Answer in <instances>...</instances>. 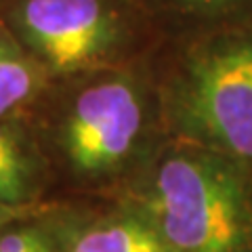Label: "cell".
I'll list each match as a JSON object with an SVG mask.
<instances>
[{"label": "cell", "instance_id": "cell-11", "mask_svg": "<svg viewBox=\"0 0 252 252\" xmlns=\"http://www.w3.org/2000/svg\"><path fill=\"white\" fill-rule=\"evenodd\" d=\"M139 2H145V0H139Z\"/></svg>", "mask_w": 252, "mask_h": 252}, {"label": "cell", "instance_id": "cell-10", "mask_svg": "<svg viewBox=\"0 0 252 252\" xmlns=\"http://www.w3.org/2000/svg\"><path fill=\"white\" fill-rule=\"evenodd\" d=\"M9 2H13V0H0V6H4V4H9Z\"/></svg>", "mask_w": 252, "mask_h": 252}, {"label": "cell", "instance_id": "cell-3", "mask_svg": "<svg viewBox=\"0 0 252 252\" xmlns=\"http://www.w3.org/2000/svg\"><path fill=\"white\" fill-rule=\"evenodd\" d=\"M116 195L152 220L170 252H252V175L204 145L170 137Z\"/></svg>", "mask_w": 252, "mask_h": 252}, {"label": "cell", "instance_id": "cell-9", "mask_svg": "<svg viewBox=\"0 0 252 252\" xmlns=\"http://www.w3.org/2000/svg\"><path fill=\"white\" fill-rule=\"evenodd\" d=\"M36 212H38L36 204H32V206H11V204L0 202V229L17 223V220L26 219V217H34Z\"/></svg>", "mask_w": 252, "mask_h": 252}, {"label": "cell", "instance_id": "cell-4", "mask_svg": "<svg viewBox=\"0 0 252 252\" xmlns=\"http://www.w3.org/2000/svg\"><path fill=\"white\" fill-rule=\"evenodd\" d=\"M0 21L51 82L126 65L162 44L139 0H13Z\"/></svg>", "mask_w": 252, "mask_h": 252}, {"label": "cell", "instance_id": "cell-8", "mask_svg": "<svg viewBox=\"0 0 252 252\" xmlns=\"http://www.w3.org/2000/svg\"><path fill=\"white\" fill-rule=\"evenodd\" d=\"M51 78L0 21V120H26Z\"/></svg>", "mask_w": 252, "mask_h": 252}, {"label": "cell", "instance_id": "cell-6", "mask_svg": "<svg viewBox=\"0 0 252 252\" xmlns=\"http://www.w3.org/2000/svg\"><path fill=\"white\" fill-rule=\"evenodd\" d=\"M46 172L28 120H0V202L11 206L36 204Z\"/></svg>", "mask_w": 252, "mask_h": 252}, {"label": "cell", "instance_id": "cell-7", "mask_svg": "<svg viewBox=\"0 0 252 252\" xmlns=\"http://www.w3.org/2000/svg\"><path fill=\"white\" fill-rule=\"evenodd\" d=\"M162 40L252 21V0H145Z\"/></svg>", "mask_w": 252, "mask_h": 252}, {"label": "cell", "instance_id": "cell-2", "mask_svg": "<svg viewBox=\"0 0 252 252\" xmlns=\"http://www.w3.org/2000/svg\"><path fill=\"white\" fill-rule=\"evenodd\" d=\"M154 63L168 137L252 175V21L162 40Z\"/></svg>", "mask_w": 252, "mask_h": 252}, {"label": "cell", "instance_id": "cell-5", "mask_svg": "<svg viewBox=\"0 0 252 252\" xmlns=\"http://www.w3.org/2000/svg\"><path fill=\"white\" fill-rule=\"evenodd\" d=\"M114 206L78 227L67 252H170L154 223L135 204L114 195Z\"/></svg>", "mask_w": 252, "mask_h": 252}, {"label": "cell", "instance_id": "cell-1", "mask_svg": "<svg viewBox=\"0 0 252 252\" xmlns=\"http://www.w3.org/2000/svg\"><path fill=\"white\" fill-rule=\"evenodd\" d=\"M154 53L49 84L26 118L46 170L114 195L143 172L170 139Z\"/></svg>", "mask_w": 252, "mask_h": 252}]
</instances>
